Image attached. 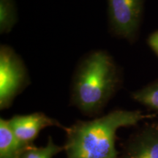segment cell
Wrapping results in <instances>:
<instances>
[{"label": "cell", "mask_w": 158, "mask_h": 158, "mask_svg": "<svg viewBox=\"0 0 158 158\" xmlns=\"http://www.w3.org/2000/svg\"><path fill=\"white\" fill-rule=\"evenodd\" d=\"M147 43L155 54L158 56V30L154 31L147 39Z\"/></svg>", "instance_id": "obj_11"}, {"label": "cell", "mask_w": 158, "mask_h": 158, "mask_svg": "<svg viewBox=\"0 0 158 158\" xmlns=\"http://www.w3.org/2000/svg\"><path fill=\"white\" fill-rule=\"evenodd\" d=\"M27 147L18 139L8 120L0 118V158H21Z\"/></svg>", "instance_id": "obj_7"}, {"label": "cell", "mask_w": 158, "mask_h": 158, "mask_svg": "<svg viewBox=\"0 0 158 158\" xmlns=\"http://www.w3.org/2000/svg\"><path fill=\"white\" fill-rule=\"evenodd\" d=\"M8 121L15 136L25 146L34 141L44 128L51 126L61 127L56 120L40 112L14 116Z\"/></svg>", "instance_id": "obj_5"}, {"label": "cell", "mask_w": 158, "mask_h": 158, "mask_svg": "<svg viewBox=\"0 0 158 158\" xmlns=\"http://www.w3.org/2000/svg\"><path fill=\"white\" fill-rule=\"evenodd\" d=\"M25 63L10 46H0V108L10 107L18 94L30 84Z\"/></svg>", "instance_id": "obj_3"}, {"label": "cell", "mask_w": 158, "mask_h": 158, "mask_svg": "<svg viewBox=\"0 0 158 158\" xmlns=\"http://www.w3.org/2000/svg\"><path fill=\"white\" fill-rule=\"evenodd\" d=\"M122 158H158V124L147 126L136 134Z\"/></svg>", "instance_id": "obj_6"}, {"label": "cell", "mask_w": 158, "mask_h": 158, "mask_svg": "<svg viewBox=\"0 0 158 158\" xmlns=\"http://www.w3.org/2000/svg\"><path fill=\"white\" fill-rule=\"evenodd\" d=\"M62 150H64V147L56 145L54 143L52 138H49L48 143L45 147L39 148L27 147L21 158H53Z\"/></svg>", "instance_id": "obj_10"}, {"label": "cell", "mask_w": 158, "mask_h": 158, "mask_svg": "<svg viewBox=\"0 0 158 158\" xmlns=\"http://www.w3.org/2000/svg\"><path fill=\"white\" fill-rule=\"evenodd\" d=\"M18 21L17 8L14 0H0V33L10 32Z\"/></svg>", "instance_id": "obj_8"}, {"label": "cell", "mask_w": 158, "mask_h": 158, "mask_svg": "<svg viewBox=\"0 0 158 158\" xmlns=\"http://www.w3.org/2000/svg\"><path fill=\"white\" fill-rule=\"evenodd\" d=\"M135 101L158 111V80L132 93Z\"/></svg>", "instance_id": "obj_9"}, {"label": "cell", "mask_w": 158, "mask_h": 158, "mask_svg": "<svg viewBox=\"0 0 158 158\" xmlns=\"http://www.w3.org/2000/svg\"><path fill=\"white\" fill-rule=\"evenodd\" d=\"M143 3L144 0H107L110 32L133 43L141 27Z\"/></svg>", "instance_id": "obj_4"}, {"label": "cell", "mask_w": 158, "mask_h": 158, "mask_svg": "<svg viewBox=\"0 0 158 158\" xmlns=\"http://www.w3.org/2000/svg\"><path fill=\"white\" fill-rule=\"evenodd\" d=\"M121 70L105 50H94L81 59L73 75L71 102L88 115L99 113L119 89Z\"/></svg>", "instance_id": "obj_1"}, {"label": "cell", "mask_w": 158, "mask_h": 158, "mask_svg": "<svg viewBox=\"0 0 158 158\" xmlns=\"http://www.w3.org/2000/svg\"><path fill=\"white\" fill-rule=\"evenodd\" d=\"M141 110H115L89 121H78L65 127L67 158H118L116 132L153 117Z\"/></svg>", "instance_id": "obj_2"}]
</instances>
